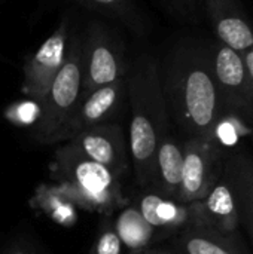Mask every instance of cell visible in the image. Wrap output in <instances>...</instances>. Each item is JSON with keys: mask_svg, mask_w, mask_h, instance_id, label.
<instances>
[{"mask_svg": "<svg viewBox=\"0 0 253 254\" xmlns=\"http://www.w3.org/2000/svg\"><path fill=\"white\" fill-rule=\"evenodd\" d=\"M127 98V77L104 85L82 95L67 122L58 131L54 143L69 141L82 131L100 124L113 122Z\"/></svg>", "mask_w": 253, "mask_h": 254, "instance_id": "obj_8", "label": "cell"}, {"mask_svg": "<svg viewBox=\"0 0 253 254\" xmlns=\"http://www.w3.org/2000/svg\"><path fill=\"white\" fill-rule=\"evenodd\" d=\"M251 137H252V149H253V134H252V135H251ZM252 156H253V155H252Z\"/></svg>", "mask_w": 253, "mask_h": 254, "instance_id": "obj_27", "label": "cell"}, {"mask_svg": "<svg viewBox=\"0 0 253 254\" xmlns=\"http://www.w3.org/2000/svg\"><path fill=\"white\" fill-rule=\"evenodd\" d=\"M252 134L253 129L243 118L234 113H225L213 127L210 137L224 150H228V149H234L243 137Z\"/></svg>", "mask_w": 253, "mask_h": 254, "instance_id": "obj_20", "label": "cell"}, {"mask_svg": "<svg viewBox=\"0 0 253 254\" xmlns=\"http://www.w3.org/2000/svg\"><path fill=\"white\" fill-rule=\"evenodd\" d=\"M36 199L40 208L55 222L63 225H72L76 219L75 202L66 195V192L58 186L57 189H46V192H39Z\"/></svg>", "mask_w": 253, "mask_h": 254, "instance_id": "obj_19", "label": "cell"}, {"mask_svg": "<svg viewBox=\"0 0 253 254\" xmlns=\"http://www.w3.org/2000/svg\"><path fill=\"white\" fill-rule=\"evenodd\" d=\"M134 204L160 237L176 235L183 228L192 225L189 204L163 196L152 189L143 192Z\"/></svg>", "mask_w": 253, "mask_h": 254, "instance_id": "obj_14", "label": "cell"}, {"mask_svg": "<svg viewBox=\"0 0 253 254\" xmlns=\"http://www.w3.org/2000/svg\"><path fill=\"white\" fill-rule=\"evenodd\" d=\"M242 55H243L245 64H246V67H248V71H249V76H251L253 83V48L252 49H249V51H246V52H243Z\"/></svg>", "mask_w": 253, "mask_h": 254, "instance_id": "obj_24", "label": "cell"}, {"mask_svg": "<svg viewBox=\"0 0 253 254\" xmlns=\"http://www.w3.org/2000/svg\"><path fill=\"white\" fill-rule=\"evenodd\" d=\"M182 167L183 143L169 132L158 144L154 182L149 189L161 193L163 196L176 199L182 180Z\"/></svg>", "mask_w": 253, "mask_h": 254, "instance_id": "obj_16", "label": "cell"}, {"mask_svg": "<svg viewBox=\"0 0 253 254\" xmlns=\"http://www.w3.org/2000/svg\"><path fill=\"white\" fill-rule=\"evenodd\" d=\"M163 92L170 118L191 137L210 135L227 113L213 74L207 46L179 45L160 67Z\"/></svg>", "mask_w": 253, "mask_h": 254, "instance_id": "obj_1", "label": "cell"}, {"mask_svg": "<svg viewBox=\"0 0 253 254\" xmlns=\"http://www.w3.org/2000/svg\"><path fill=\"white\" fill-rule=\"evenodd\" d=\"M225 150L210 137H191L183 141L182 180L176 201L191 204L203 199L222 174Z\"/></svg>", "mask_w": 253, "mask_h": 254, "instance_id": "obj_7", "label": "cell"}, {"mask_svg": "<svg viewBox=\"0 0 253 254\" xmlns=\"http://www.w3.org/2000/svg\"><path fill=\"white\" fill-rule=\"evenodd\" d=\"M207 52L225 112L253 121V83L243 55L219 40L209 45Z\"/></svg>", "mask_w": 253, "mask_h": 254, "instance_id": "obj_6", "label": "cell"}, {"mask_svg": "<svg viewBox=\"0 0 253 254\" xmlns=\"http://www.w3.org/2000/svg\"><path fill=\"white\" fill-rule=\"evenodd\" d=\"M12 254H28V253H25V252H15V253H12Z\"/></svg>", "mask_w": 253, "mask_h": 254, "instance_id": "obj_26", "label": "cell"}, {"mask_svg": "<svg viewBox=\"0 0 253 254\" xmlns=\"http://www.w3.org/2000/svg\"><path fill=\"white\" fill-rule=\"evenodd\" d=\"M70 34V24L64 18L39 49L27 57L22 67L21 85L25 97L42 101L64 63Z\"/></svg>", "mask_w": 253, "mask_h": 254, "instance_id": "obj_9", "label": "cell"}, {"mask_svg": "<svg viewBox=\"0 0 253 254\" xmlns=\"http://www.w3.org/2000/svg\"><path fill=\"white\" fill-rule=\"evenodd\" d=\"M52 179L79 207L104 216L127 205L121 177L66 141L55 150Z\"/></svg>", "mask_w": 253, "mask_h": 254, "instance_id": "obj_3", "label": "cell"}, {"mask_svg": "<svg viewBox=\"0 0 253 254\" xmlns=\"http://www.w3.org/2000/svg\"><path fill=\"white\" fill-rule=\"evenodd\" d=\"M127 254H174L173 252H169L166 249H152V247H148V249H142V250H136V252H130Z\"/></svg>", "mask_w": 253, "mask_h": 254, "instance_id": "obj_25", "label": "cell"}, {"mask_svg": "<svg viewBox=\"0 0 253 254\" xmlns=\"http://www.w3.org/2000/svg\"><path fill=\"white\" fill-rule=\"evenodd\" d=\"M84 92V74L81 64V34H70L64 63L42 98V116L34 127L36 138L46 144L54 140L67 122Z\"/></svg>", "mask_w": 253, "mask_h": 254, "instance_id": "obj_4", "label": "cell"}, {"mask_svg": "<svg viewBox=\"0 0 253 254\" xmlns=\"http://www.w3.org/2000/svg\"><path fill=\"white\" fill-rule=\"evenodd\" d=\"M88 254H125V249L113 228V222H104Z\"/></svg>", "mask_w": 253, "mask_h": 254, "instance_id": "obj_22", "label": "cell"}, {"mask_svg": "<svg viewBox=\"0 0 253 254\" xmlns=\"http://www.w3.org/2000/svg\"><path fill=\"white\" fill-rule=\"evenodd\" d=\"M222 173L234 192L240 226L253 249V156L236 147L225 150Z\"/></svg>", "mask_w": 253, "mask_h": 254, "instance_id": "obj_13", "label": "cell"}, {"mask_svg": "<svg viewBox=\"0 0 253 254\" xmlns=\"http://www.w3.org/2000/svg\"><path fill=\"white\" fill-rule=\"evenodd\" d=\"M237 234L189 225L174 235L173 250L174 254H246Z\"/></svg>", "mask_w": 253, "mask_h": 254, "instance_id": "obj_15", "label": "cell"}, {"mask_svg": "<svg viewBox=\"0 0 253 254\" xmlns=\"http://www.w3.org/2000/svg\"><path fill=\"white\" fill-rule=\"evenodd\" d=\"M113 228L128 253L148 249L152 243H155V240L160 238L158 232L146 222L136 204L122 207L113 222Z\"/></svg>", "mask_w": 253, "mask_h": 254, "instance_id": "obj_17", "label": "cell"}, {"mask_svg": "<svg viewBox=\"0 0 253 254\" xmlns=\"http://www.w3.org/2000/svg\"><path fill=\"white\" fill-rule=\"evenodd\" d=\"M127 98L131 107L128 150L139 185L149 189L154 182L158 144L170 132L160 64L154 55L140 54L130 65Z\"/></svg>", "mask_w": 253, "mask_h": 254, "instance_id": "obj_2", "label": "cell"}, {"mask_svg": "<svg viewBox=\"0 0 253 254\" xmlns=\"http://www.w3.org/2000/svg\"><path fill=\"white\" fill-rule=\"evenodd\" d=\"M189 207L192 214V225L207 226L222 234L239 232V210L234 192L224 173L212 186L209 193L203 199L191 202Z\"/></svg>", "mask_w": 253, "mask_h": 254, "instance_id": "obj_11", "label": "cell"}, {"mask_svg": "<svg viewBox=\"0 0 253 254\" xmlns=\"http://www.w3.org/2000/svg\"><path fill=\"white\" fill-rule=\"evenodd\" d=\"M42 116V101L25 97L4 110V118L16 127H36Z\"/></svg>", "mask_w": 253, "mask_h": 254, "instance_id": "obj_21", "label": "cell"}, {"mask_svg": "<svg viewBox=\"0 0 253 254\" xmlns=\"http://www.w3.org/2000/svg\"><path fill=\"white\" fill-rule=\"evenodd\" d=\"M67 143L84 156L107 167L119 177L130 168L128 141L124 128L116 122L100 124L88 128Z\"/></svg>", "mask_w": 253, "mask_h": 254, "instance_id": "obj_10", "label": "cell"}, {"mask_svg": "<svg viewBox=\"0 0 253 254\" xmlns=\"http://www.w3.org/2000/svg\"><path fill=\"white\" fill-rule=\"evenodd\" d=\"M84 92L125 79L130 71L127 48L119 34L101 21H91L81 36Z\"/></svg>", "mask_w": 253, "mask_h": 254, "instance_id": "obj_5", "label": "cell"}, {"mask_svg": "<svg viewBox=\"0 0 253 254\" xmlns=\"http://www.w3.org/2000/svg\"><path fill=\"white\" fill-rule=\"evenodd\" d=\"M164 4L176 16L182 19H195L201 0H163Z\"/></svg>", "mask_w": 253, "mask_h": 254, "instance_id": "obj_23", "label": "cell"}, {"mask_svg": "<svg viewBox=\"0 0 253 254\" xmlns=\"http://www.w3.org/2000/svg\"><path fill=\"white\" fill-rule=\"evenodd\" d=\"M84 7L122 24L136 36H145L148 21L134 0H78Z\"/></svg>", "mask_w": 253, "mask_h": 254, "instance_id": "obj_18", "label": "cell"}, {"mask_svg": "<svg viewBox=\"0 0 253 254\" xmlns=\"http://www.w3.org/2000/svg\"><path fill=\"white\" fill-rule=\"evenodd\" d=\"M218 40L243 54L253 48V28L237 0H201Z\"/></svg>", "mask_w": 253, "mask_h": 254, "instance_id": "obj_12", "label": "cell"}]
</instances>
